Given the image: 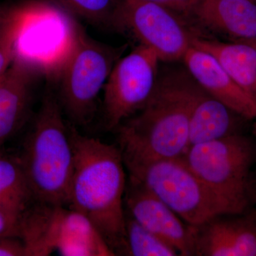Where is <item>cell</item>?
I'll list each match as a JSON object with an SVG mask.
<instances>
[{
	"label": "cell",
	"instance_id": "1",
	"mask_svg": "<svg viewBox=\"0 0 256 256\" xmlns=\"http://www.w3.org/2000/svg\"><path fill=\"white\" fill-rule=\"evenodd\" d=\"M68 128L74 160L68 206L94 224L114 255L128 256L120 148L80 134L72 122Z\"/></svg>",
	"mask_w": 256,
	"mask_h": 256
},
{
	"label": "cell",
	"instance_id": "2",
	"mask_svg": "<svg viewBox=\"0 0 256 256\" xmlns=\"http://www.w3.org/2000/svg\"><path fill=\"white\" fill-rule=\"evenodd\" d=\"M192 76L186 69L159 74L146 106L117 128L124 156L181 158L190 146Z\"/></svg>",
	"mask_w": 256,
	"mask_h": 256
},
{
	"label": "cell",
	"instance_id": "3",
	"mask_svg": "<svg viewBox=\"0 0 256 256\" xmlns=\"http://www.w3.org/2000/svg\"><path fill=\"white\" fill-rule=\"evenodd\" d=\"M18 158L35 201L68 206L74 148L68 122L53 92L44 97Z\"/></svg>",
	"mask_w": 256,
	"mask_h": 256
},
{
	"label": "cell",
	"instance_id": "4",
	"mask_svg": "<svg viewBox=\"0 0 256 256\" xmlns=\"http://www.w3.org/2000/svg\"><path fill=\"white\" fill-rule=\"evenodd\" d=\"M122 158L129 178L154 194L188 225L196 226L216 215L237 214L202 181L182 156Z\"/></svg>",
	"mask_w": 256,
	"mask_h": 256
},
{
	"label": "cell",
	"instance_id": "5",
	"mask_svg": "<svg viewBox=\"0 0 256 256\" xmlns=\"http://www.w3.org/2000/svg\"><path fill=\"white\" fill-rule=\"evenodd\" d=\"M126 48L101 43L82 28H76L62 66L58 98L72 124L90 122L99 94Z\"/></svg>",
	"mask_w": 256,
	"mask_h": 256
},
{
	"label": "cell",
	"instance_id": "6",
	"mask_svg": "<svg viewBox=\"0 0 256 256\" xmlns=\"http://www.w3.org/2000/svg\"><path fill=\"white\" fill-rule=\"evenodd\" d=\"M18 238L26 256H116L94 224L67 206L35 202L20 218Z\"/></svg>",
	"mask_w": 256,
	"mask_h": 256
},
{
	"label": "cell",
	"instance_id": "7",
	"mask_svg": "<svg viewBox=\"0 0 256 256\" xmlns=\"http://www.w3.org/2000/svg\"><path fill=\"white\" fill-rule=\"evenodd\" d=\"M182 158L237 214L247 210L252 198L250 172L256 158L255 142L238 133L192 144Z\"/></svg>",
	"mask_w": 256,
	"mask_h": 256
},
{
	"label": "cell",
	"instance_id": "8",
	"mask_svg": "<svg viewBox=\"0 0 256 256\" xmlns=\"http://www.w3.org/2000/svg\"><path fill=\"white\" fill-rule=\"evenodd\" d=\"M118 31L128 32L152 50L160 62L182 60L200 36L188 18L161 4L144 0H120Z\"/></svg>",
	"mask_w": 256,
	"mask_h": 256
},
{
	"label": "cell",
	"instance_id": "9",
	"mask_svg": "<svg viewBox=\"0 0 256 256\" xmlns=\"http://www.w3.org/2000/svg\"><path fill=\"white\" fill-rule=\"evenodd\" d=\"M160 58L150 48L139 44L114 64L104 88L106 127L117 129L143 108L159 78Z\"/></svg>",
	"mask_w": 256,
	"mask_h": 256
},
{
	"label": "cell",
	"instance_id": "10",
	"mask_svg": "<svg viewBox=\"0 0 256 256\" xmlns=\"http://www.w3.org/2000/svg\"><path fill=\"white\" fill-rule=\"evenodd\" d=\"M124 202L126 212L138 223L173 246L178 255L194 256L193 227L154 194L129 178Z\"/></svg>",
	"mask_w": 256,
	"mask_h": 256
},
{
	"label": "cell",
	"instance_id": "11",
	"mask_svg": "<svg viewBox=\"0 0 256 256\" xmlns=\"http://www.w3.org/2000/svg\"><path fill=\"white\" fill-rule=\"evenodd\" d=\"M194 256H256V213L215 216L193 226Z\"/></svg>",
	"mask_w": 256,
	"mask_h": 256
},
{
	"label": "cell",
	"instance_id": "12",
	"mask_svg": "<svg viewBox=\"0 0 256 256\" xmlns=\"http://www.w3.org/2000/svg\"><path fill=\"white\" fill-rule=\"evenodd\" d=\"M41 73L35 60L16 54L0 80V150L28 120Z\"/></svg>",
	"mask_w": 256,
	"mask_h": 256
},
{
	"label": "cell",
	"instance_id": "13",
	"mask_svg": "<svg viewBox=\"0 0 256 256\" xmlns=\"http://www.w3.org/2000/svg\"><path fill=\"white\" fill-rule=\"evenodd\" d=\"M182 60L202 88L247 120L256 118V98L239 86L213 56L192 46Z\"/></svg>",
	"mask_w": 256,
	"mask_h": 256
},
{
	"label": "cell",
	"instance_id": "14",
	"mask_svg": "<svg viewBox=\"0 0 256 256\" xmlns=\"http://www.w3.org/2000/svg\"><path fill=\"white\" fill-rule=\"evenodd\" d=\"M245 120L192 77L190 146L238 134Z\"/></svg>",
	"mask_w": 256,
	"mask_h": 256
},
{
	"label": "cell",
	"instance_id": "15",
	"mask_svg": "<svg viewBox=\"0 0 256 256\" xmlns=\"http://www.w3.org/2000/svg\"><path fill=\"white\" fill-rule=\"evenodd\" d=\"M190 18L230 41L256 40V2L254 0H202Z\"/></svg>",
	"mask_w": 256,
	"mask_h": 256
},
{
	"label": "cell",
	"instance_id": "16",
	"mask_svg": "<svg viewBox=\"0 0 256 256\" xmlns=\"http://www.w3.org/2000/svg\"><path fill=\"white\" fill-rule=\"evenodd\" d=\"M192 46L213 56L239 86L256 98V48L252 44L223 42L198 36Z\"/></svg>",
	"mask_w": 256,
	"mask_h": 256
},
{
	"label": "cell",
	"instance_id": "17",
	"mask_svg": "<svg viewBox=\"0 0 256 256\" xmlns=\"http://www.w3.org/2000/svg\"><path fill=\"white\" fill-rule=\"evenodd\" d=\"M35 202L18 156L0 152V208L22 216Z\"/></svg>",
	"mask_w": 256,
	"mask_h": 256
},
{
	"label": "cell",
	"instance_id": "18",
	"mask_svg": "<svg viewBox=\"0 0 256 256\" xmlns=\"http://www.w3.org/2000/svg\"><path fill=\"white\" fill-rule=\"evenodd\" d=\"M126 232L128 256H180L173 246L138 223L126 210Z\"/></svg>",
	"mask_w": 256,
	"mask_h": 256
},
{
	"label": "cell",
	"instance_id": "19",
	"mask_svg": "<svg viewBox=\"0 0 256 256\" xmlns=\"http://www.w3.org/2000/svg\"><path fill=\"white\" fill-rule=\"evenodd\" d=\"M70 12L97 26L118 31L120 0H58Z\"/></svg>",
	"mask_w": 256,
	"mask_h": 256
},
{
	"label": "cell",
	"instance_id": "20",
	"mask_svg": "<svg viewBox=\"0 0 256 256\" xmlns=\"http://www.w3.org/2000/svg\"><path fill=\"white\" fill-rule=\"evenodd\" d=\"M15 12L6 32L0 40V80L12 63L16 53V44L24 23V3L15 4Z\"/></svg>",
	"mask_w": 256,
	"mask_h": 256
},
{
	"label": "cell",
	"instance_id": "21",
	"mask_svg": "<svg viewBox=\"0 0 256 256\" xmlns=\"http://www.w3.org/2000/svg\"><path fill=\"white\" fill-rule=\"evenodd\" d=\"M21 216L0 208V238H18Z\"/></svg>",
	"mask_w": 256,
	"mask_h": 256
},
{
	"label": "cell",
	"instance_id": "22",
	"mask_svg": "<svg viewBox=\"0 0 256 256\" xmlns=\"http://www.w3.org/2000/svg\"><path fill=\"white\" fill-rule=\"evenodd\" d=\"M161 4L190 18L198 3L202 0H144Z\"/></svg>",
	"mask_w": 256,
	"mask_h": 256
},
{
	"label": "cell",
	"instance_id": "23",
	"mask_svg": "<svg viewBox=\"0 0 256 256\" xmlns=\"http://www.w3.org/2000/svg\"><path fill=\"white\" fill-rule=\"evenodd\" d=\"M26 256L24 246L20 238H0V256Z\"/></svg>",
	"mask_w": 256,
	"mask_h": 256
},
{
	"label": "cell",
	"instance_id": "24",
	"mask_svg": "<svg viewBox=\"0 0 256 256\" xmlns=\"http://www.w3.org/2000/svg\"><path fill=\"white\" fill-rule=\"evenodd\" d=\"M13 11V4H0V26L10 18Z\"/></svg>",
	"mask_w": 256,
	"mask_h": 256
},
{
	"label": "cell",
	"instance_id": "25",
	"mask_svg": "<svg viewBox=\"0 0 256 256\" xmlns=\"http://www.w3.org/2000/svg\"><path fill=\"white\" fill-rule=\"evenodd\" d=\"M15 12V4H13V11L12 13L11 16L10 18L6 20V22L3 24H2L0 26V40H1L2 37L4 36L5 32L8 30V28H9L10 24L11 22L12 18L13 16H14Z\"/></svg>",
	"mask_w": 256,
	"mask_h": 256
},
{
	"label": "cell",
	"instance_id": "26",
	"mask_svg": "<svg viewBox=\"0 0 256 256\" xmlns=\"http://www.w3.org/2000/svg\"><path fill=\"white\" fill-rule=\"evenodd\" d=\"M256 122H255V124H254V137H255V142H256Z\"/></svg>",
	"mask_w": 256,
	"mask_h": 256
},
{
	"label": "cell",
	"instance_id": "27",
	"mask_svg": "<svg viewBox=\"0 0 256 256\" xmlns=\"http://www.w3.org/2000/svg\"><path fill=\"white\" fill-rule=\"evenodd\" d=\"M246 42H249V43L252 44L254 45V46H255L256 48V40H252V41Z\"/></svg>",
	"mask_w": 256,
	"mask_h": 256
},
{
	"label": "cell",
	"instance_id": "28",
	"mask_svg": "<svg viewBox=\"0 0 256 256\" xmlns=\"http://www.w3.org/2000/svg\"><path fill=\"white\" fill-rule=\"evenodd\" d=\"M254 2H256V0H254Z\"/></svg>",
	"mask_w": 256,
	"mask_h": 256
},
{
	"label": "cell",
	"instance_id": "29",
	"mask_svg": "<svg viewBox=\"0 0 256 256\" xmlns=\"http://www.w3.org/2000/svg\"></svg>",
	"mask_w": 256,
	"mask_h": 256
}]
</instances>
